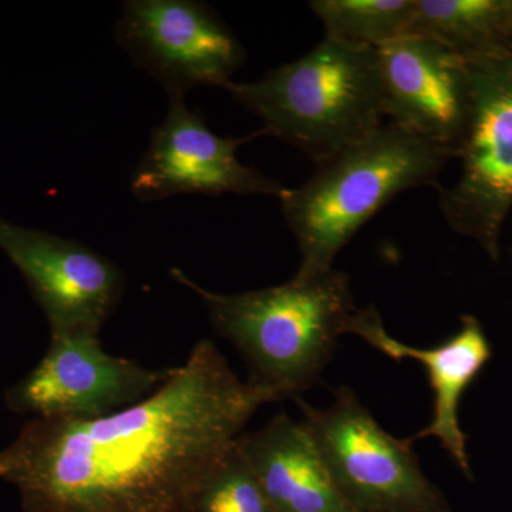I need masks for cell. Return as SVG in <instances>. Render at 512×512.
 Instances as JSON below:
<instances>
[{
    "label": "cell",
    "instance_id": "277c9868",
    "mask_svg": "<svg viewBox=\"0 0 512 512\" xmlns=\"http://www.w3.org/2000/svg\"><path fill=\"white\" fill-rule=\"evenodd\" d=\"M225 90L262 120V134L291 144L315 164L384 124L377 49L328 37L258 82H231Z\"/></svg>",
    "mask_w": 512,
    "mask_h": 512
},
{
    "label": "cell",
    "instance_id": "5b68a950",
    "mask_svg": "<svg viewBox=\"0 0 512 512\" xmlns=\"http://www.w3.org/2000/svg\"><path fill=\"white\" fill-rule=\"evenodd\" d=\"M470 104L457 156L456 183L440 188L444 220L458 235L476 241L493 261L512 210V42L464 56Z\"/></svg>",
    "mask_w": 512,
    "mask_h": 512
},
{
    "label": "cell",
    "instance_id": "8fae6325",
    "mask_svg": "<svg viewBox=\"0 0 512 512\" xmlns=\"http://www.w3.org/2000/svg\"><path fill=\"white\" fill-rule=\"evenodd\" d=\"M387 123L446 148L456 158L470 104L464 56L419 35L377 49Z\"/></svg>",
    "mask_w": 512,
    "mask_h": 512
},
{
    "label": "cell",
    "instance_id": "5bb4252c",
    "mask_svg": "<svg viewBox=\"0 0 512 512\" xmlns=\"http://www.w3.org/2000/svg\"><path fill=\"white\" fill-rule=\"evenodd\" d=\"M407 35L439 42L467 56L508 40L505 0H416Z\"/></svg>",
    "mask_w": 512,
    "mask_h": 512
},
{
    "label": "cell",
    "instance_id": "e0dca14e",
    "mask_svg": "<svg viewBox=\"0 0 512 512\" xmlns=\"http://www.w3.org/2000/svg\"><path fill=\"white\" fill-rule=\"evenodd\" d=\"M505 26L508 40L512 42V0H505Z\"/></svg>",
    "mask_w": 512,
    "mask_h": 512
},
{
    "label": "cell",
    "instance_id": "3957f363",
    "mask_svg": "<svg viewBox=\"0 0 512 512\" xmlns=\"http://www.w3.org/2000/svg\"><path fill=\"white\" fill-rule=\"evenodd\" d=\"M446 148L384 123L372 136L316 163L298 188H286L282 214L301 251L295 281L332 271L336 256L387 202L404 191L439 187L453 160Z\"/></svg>",
    "mask_w": 512,
    "mask_h": 512
},
{
    "label": "cell",
    "instance_id": "ba28073f",
    "mask_svg": "<svg viewBox=\"0 0 512 512\" xmlns=\"http://www.w3.org/2000/svg\"><path fill=\"white\" fill-rule=\"evenodd\" d=\"M99 333L52 335L39 365L6 393L9 409L33 419H101L146 399L171 375L109 355Z\"/></svg>",
    "mask_w": 512,
    "mask_h": 512
},
{
    "label": "cell",
    "instance_id": "4fadbf2b",
    "mask_svg": "<svg viewBox=\"0 0 512 512\" xmlns=\"http://www.w3.org/2000/svg\"><path fill=\"white\" fill-rule=\"evenodd\" d=\"M238 447L275 512H352L302 421L278 414Z\"/></svg>",
    "mask_w": 512,
    "mask_h": 512
},
{
    "label": "cell",
    "instance_id": "6da1fadb",
    "mask_svg": "<svg viewBox=\"0 0 512 512\" xmlns=\"http://www.w3.org/2000/svg\"><path fill=\"white\" fill-rule=\"evenodd\" d=\"M271 402L201 339L156 392L127 409L28 421L0 453V477L33 512H161L188 501Z\"/></svg>",
    "mask_w": 512,
    "mask_h": 512
},
{
    "label": "cell",
    "instance_id": "2e32d148",
    "mask_svg": "<svg viewBox=\"0 0 512 512\" xmlns=\"http://www.w3.org/2000/svg\"><path fill=\"white\" fill-rule=\"evenodd\" d=\"M188 501H194V512H275L239 450L238 440Z\"/></svg>",
    "mask_w": 512,
    "mask_h": 512
},
{
    "label": "cell",
    "instance_id": "7c38bea8",
    "mask_svg": "<svg viewBox=\"0 0 512 512\" xmlns=\"http://www.w3.org/2000/svg\"><path fill=\"white\" fill-rule=\"evenodd\" d=\"M346 333H353L392 359H413L426 369L434 393L433 419L429 426L410 437V441L436 437L460 470L471 477L467 436L461 430L458 407L467 387L491 359V345L480 320L473 315L461 318V329L447 342L429 349L413 348L394 339L384 329L375 306L356 309Z\"/></svg>",
    "mask_w": 512,
    "mask_h": 512
},
{
    "label": "cell",
    "instance_id": "9a60e30c",
    "mask_svg": "<svg viewBox=\"0 0 512 512\" xmlns=\"http://www.w3.org/2000/svg\"><path fill=\"white\" fill-rule=\"evenodd\" d=\"M325 37L379 49L409 33L416 0H313Z\"/></svg>",
    "mask_w": 512,
    "mask_h": 512
},
{
    "label": "cell",
    "instance_id": "8992f818",
    "mask_svg": "<svg viewBox=\"0 0 512 512\" xmlns=\"http://www.w3.org/2000/svg\"><path fill=\"white\" fill-rule=\"evenodd\" d=\"M302 424L352 512H454L423 470L412 441L384 431L348 387L328 407L298 399Z\"/></svg>",
    "mask_w": 512,
    "mask_h": 512
},
{
    "label": "cell",
    "instance_id": "30bf717a",
    "mask_svg": "<svg viewBox=\"0 0 512 512\" xmlns=\"http://www.w3.org/2000/svg\"><path fill=\"white\" fill-rule=\"evenodd\" d=\"M0 249L25 276L52 335L100 332L123 296L119 266L82 242L0 218Z\"/></svg>",
    "mask_w": 512,
    "mask_h": 512
},
{
    "label": "cell",
    "instance_id": "7a4b0ae2",
    "mask_svg": "<svg viewBox=\"0 0 512 512\" xmlns=\"http://www.w3.org/2000/svg\"><path fill=\"white\" fill-rule=\"evenodd\" d=\"M170 274L200 296L215 330L244 356L248 383L275 402L298 397L318 382L356 312L349 275L335 269L244 293L208 291L181 269Z\"/></svg>",
    "mask_w": 512,
    "mask_h": 512
},
{
    "label": "cell",
    "instance_id": "9c48e42d",
    "mask_svg": "<svg viewBox=\"0 0 512 512\" xmlns=\"http://www.w3.org/2000/svg\"><path fill=\"white\" fill-rule=\"evenodd\" d=\"M258 136H264L262 131L242 138L217 136L184 97L170 99L167 117L154 128L134 168L130 190L141 202L180 194L271 195L279 200L286 187L237 157L238 148Z\"/></svg>",
    "mask_w": 512,
    "mask_h": 512
},
{
    "label": "cell",
    "instance_id": "52a82bcc",
    "mask_svg": "<svg viewBox=\"0 0 512 512\" xmlns=\"http://www.w3.org/2000/svg\"><path fill=\"white\" fill-rule=\"evenodd\" d=\"M114 36L170 99L195 87L225 89L245 60L244 47L224 20L195 0H128Z\"/></svg>",
    "mask_w": 512,
    "mask_h": 512
}]
</instances>
